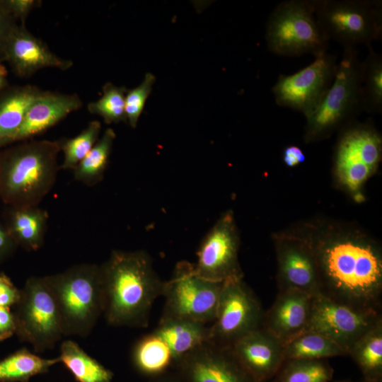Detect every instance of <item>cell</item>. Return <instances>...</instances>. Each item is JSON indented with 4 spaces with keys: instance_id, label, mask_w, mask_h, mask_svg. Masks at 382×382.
Masks as SVG:
<instances>
[{
    "instance_id": "6da1fadb",
    "label": "cell",
    "mask_w": 382,
    "mask_h": 382,
    "mask_svg": "<svg viewBox=\"0 0 382 382\" xmlns=\"http://www.w3.org/2000/svg\"><path fill=\"white\" fill-rule=\"evenodd\" d=\"M307 241L318 266V294L381 312L382 256L374 242L349 234Z\"/></svg>"
},
{
    "instance_id": "7a4b0ae2",
    "label": "cell",
    "mask_w": 382,
    "mask_h": 382,
    "mask_svg": "<svg viewBox=\"0 0 382 382\" xmlns=\"http://www.w3.org/2000/svg\"><path fill=\"white\" fill-rule=\"evenodd\" d=\"M103 313L114 326L146 328L155 300L162 296L164 282L144 250H112L100 265Z\"/></svg>"
},
{
    "instance_id": "3957f363",
    "label": "cell",
    "mask_w": 382,
    "mask_h": 382,
    "mask_svg": "<svg viewBox=\"0 0 382 382\" xmlns=\"http://www.w3.org/2000/svg\"><path fill=\"white\" fill-rule=\"evenodd\" d=\"M60 141H30L0 163V192L13 207L37 206L53 187L59 166Z\"/></svg>"
},
{
    "instance_id": "277c9868",
    "label": "cell",
    "mask_w": 382,
    "mask_h": 382,
    "mask_svg": "<svg viewBox=\"0 0 382 382\" xmlns=\"http://www.w3.org/2000/svg\"><path fill=\"white\" fill-rule=\"evenodd\" d=\"M45 278L54 297L64 335L86 337L103 313L100 265H76Z\"/></svg>"
},
{
    "instance_id": "5b68a950",
    "label": "cell",
    "mask_w": 382,
    "mask_h": 382,
    "mask_svg": "<svg viewBox=\"0 0 382 382\" xmlns=\"http://www.w3.org/2000/svg\"><path fill=\"white\" fill-rule=\"evenodd\" d=\"M362 62L354 47L343 48L333 81L315 111L306 117V141L329 137L361 112Z\"/></svg>"
},
{
    "instance_id": "8992f818",
    "label": "cell",
    "mask_w": 382,
    "mask_h": 382,
    "mask_svg": "<svg viewBox=\"0 0 382 382\" xmlns=\"http://www.w3.org/2000/svg\"><path fill=\"white\" fill-rule=\"evenodd\" d=\"M268 50L281 57H315L327 52L329 40L315 16V0H285L268 17L265 28Z\"/></svg>"
},
{
    "instance_id": "52a82bcc",
    "label": "cell",
    "mask_w": 382,
    "mask_h": 382,
    "mask_svg": "<svg viewBox=\"0 0 382 382\" xmlns=\"http://www.w3.org/2000/svg\"><path fill=\"white\" fill-rule=\"evenodd\" d=\"M315 16L329 41L343 48L381 40V0H315Z\"/></svg>"
},
{
    "instance_id": "ba28073f",
    "label": "cell",
    "mask_w": 382,
    "mask_h": 382,
    "mask_svg": "<svg viewBox=\"0 0 382 382\" xmlns=\"http://www.w3.org/2000/svg\"><path fill=\"white\" fill-rule=\"evenodd\" d=\"M13 312L16 334L35 352L52 349L64 335L54 297L45 277H30Z\"/></svg>"
},
{
    "instance_id": "9c48e42d",
    "label": "cell",
    "mask_w": 382,
    "mask_h": 382,
    "mask_svg": "<svg viewBox=\"0 0 382 382\" xmlns=\"http://www.w3.org/2000/svg\"><path fill=\"white\" fill-rule=\"evenodd\" d=\"M224 282L197 274L194 264L180 261L164 282L162 318L188 319L210 325L214 320Z\"/></svg>"
},
{
    "instance_id": "30bf717a",
    "label": "cell",
    "mask_w": 382,
    "mask_h": 382,
    "mask_svg": "<svg viewBox=\"0 0 382 382\" xmlns=\"http://www.w3.org/2000/svg\"><path fill=\"white\" fill-rule=\"evenodd\" d=\"M264 313L258 299L243 279L224 282L216 317L209 325V342L231 347L262 328Z\"/></svg>"
},
{
    "instance_id": "8fae6325",
    "label": "cell",
    "mask_w": 382,
    "mask_h": 382,
    "mask_svg": "<svg viewBox=\"0 0 382 382\" xmlns=\"http://www.w3.org/2000/svg\"><path fill=\"white\" fill-rule=\"evenodd\" d=\"M337 66L336 55L326 52L292 74H280L272 87L277 105L300 112L308 117L330 87Z\"/></svg>"
},
{
    "instance_id": "7c38bea8",
    "label": "cell",
    "mask_w": 382,
    "mask_h": 382,
    "mask_svg": "<svg viewBox=\"0 0 382 382\" xmlns=\"http://www.w3.org/2000/svg\"><path fill=\"white\" fill-rule=\"evenodd\" d=\"M381 321V312L354 307L318 294L313 296L306 330L324 335L348 354L356 342Z\"/></svg>"
},
{
    "instance_id": "4fadbf2b",
    "label": "cell",
    "mask_w": 382,
    "mask_h": 382,
    "mask_svg": "<svg viewBox=\"0 0 382 382\" xmlns=\"http://www.w3.org/2000/svg\"><path fill=\"white\" fill-rule=\"evenodd\" d=\"M379 133L369 123L352 121L344 127L335 151V165L340 180L356 191L377 168L381 157Z\"/></svg>"
},
{
    "instance_id": "5bb4252c",
    "label": "cell",
    "mask_w": 382,
    "mask_h": 382,
    "mask_svg": "<svg viewBox=\"0 0 382 382\" xmlns=\"http://www.w3.org/2000/svg\"><path fill=\"white\" fill-rule=\"evenodd\" d=\"M239 236L231 212L223 214L207 232L197 251L194 264L204 279L225 282L243 279L238 262Z\"/></svg>"
},
{
    "instance_id": "9a60e30c",
    "label": "cell",
    "mask_w": 382,
    "mask_h": 382,
    "mask_svg": "<svg viewBox=\"0 0 382 382\" xmlns=\"http://www.w3.org/2000/svg\"><path fill=\"white\" fill-rule=\"evenodd\" d=\"M173 368L182 382H257L231 347L209 341L184 357Z\"/></svg>"
},
{
    "instance_id": "2e32d148",
    "label": "cell",
    "mask_w": 382,
    "mask_h": 382,
    "mask_svg": "<svg viewBox=\"0 0 382 382\" xmlns=\"http://www.w3.org/2000/svg\"><path fill=\"white\" fill-rule=\"evenodd\" d=\"M277 255L279 291L296 289L311 296L319 293L318 266L307 240H279Z\"/></svg>"
},
{
    "instance_id": "e0dca14e",
    "label": "cell",
    "mask_w": 382,
    "mask_h": 382,
    "mask_svg": "<svg viewBox=\"0 0 382 382\" xmlns=\"http://www.w3.org/2000/svg\"><path fill=\"white\" fill-rule=\"evenodd\" d=\"M231 348L257 382L272 380L284 361L283 343L263 328L247 334Z\"/></svg>"
},
{
    "instance_id": "ac0fdd59",
    "label": "cell",
    "mask_w": 382,
    "mask_h": 382,
    "mask_svg": "<svg viewBox=\"0 0 382 382\" xmlns=\"http://www.w3.org/2000/svg\"><path fill=\"white\" fill-rule=\"evenodd\" d=\"M3 51L16 72L22 77L31 76L37 71L57 68L65 71L73 62L59 57L41 40L34 36L24 25L13 27Z\"/></svg>"
},
{
    "instance_id": "d6986e66",
    "label": "cell",
    "mask_w": 382,
    "mask_h": 382,
    "mask_svg": "<svg viewBox=\"0 0 382 382\" xmlns=\"http://www.w3.org/2000/svg\"><path fill=\"white\" fill-rule=\"evenodd\" d=\"M313 296L296 289L280 290L264 313L262 328L283 344L306 329Z\"/></svg>"
},
{
    "instance_id": "ffe728a7",
    "label": "cell",
    "mask_w": 382,
    "mask_h": 382,
    "mask_svg": "<svg viewBox=\"0 0 382 382\" xmlns=\"http://www.w3.org/2000/svg\"><path fill=\"white\" fill-rule=\"evenodd\" d=\"M83 102L76 94L42 91L28 109L16 132L6 141L36 136L55 125L69 114L76 111Z\"/></svg>"
},
{
    "instance_id": "44dd1931",
    "label": "cell",
    "mask_w": 382,
    "mask_h": 382,
    "mask_svg": "<svg viewBox=\"0 0 382 382\" xmlns=\"http://www.w3.org/2000/svg\"><path fill=\"white\" fill-rule=\"evenodd\" d=\"M170 348L174 366L184 357L209 341V325L177 318H162L153 331Z\"/></svg>"
},
{
    "instance_id": "7402d4cb",
    "label": "cell",
    "mask_w": 382,
    "mask_h": 382,
    "mask_svg": "<svg viewBox=\"0 0 382 382\" xmlns=\"http://www.w3.org/2000/svg\"><path fill=\"white\" fill-rule=\"evenodd\" d=\"M47 221V212L37 206L14 207L7 229L17 245L36 251L43 245Z\"/></svg>"
},
{
    "instance_id": "603a6c76",
    "label": "cell",
    "mask_w": 382,
    "mask_h": 382,
    "mask_svg": "<svg viewBox=\"0 0 382 382\" xmlns=\"http://www.w3.org/2000/svg\"><path fill=\"white\" fill-rule=\"evenodd\" d=\"M132 361L139 373L150 378L168 372L174 365L170 348L154 332L137 342L132 349Z\"/></svg>"
},
{
    "instance_id": "cb8c5ba5",
    "label": "cell",
    "mask_w": 382,
    "mask_h": 382,
    "mask_svg": "<svg viewBox=\"0 0 382 382\" xmlns=\"http://www.w3.org/2000/svg\"><path fill=\"white\" fill-rule=\"evenodd\" d=\"M59 362L72 374L77 382H111L113 373L89 356L73 340L64 341Z\"/></svg>"
},
{
    "instance_id": "d4e9b609",
    "label": "cell",
    "mask_w": 382,
    "mask_h": 382,
    "mask_svg": "<svg viewBox=\"0 0 382 382\" xmlns=\"http://www.w3.org/2000/svg\"><path fill=\"white\" fill-rule=\"evenodd\" d=\"M283 345L284 360L324 359L348 355L347 352L334 341L311 330L303 331Z\"/></svg>"
},
{
    "instance_id": "484cf974",
    "label": "cell",
    "mask_w": 382,
    "mask_h": 382,
    "mask_svg": "<svg viewBox=\"0 0 382 382\" xmlns=\"http://www.w3.org/2000/svg\"><path fill=\"white\" fill-rule=\"evenodd\" d=\"M364 380L382 381V321L364 334L349 350Z\"/></svg>"
},
{
    "instance_id": "4316f807",
    "label": "cell",
    "mask_w": 382,
    "mask_h": 382,
    "mask_svg": "<svg viewBox=\"0 0 382 382\" xmlns=\"http://www.w3.org/2000/svg\"><path fill=\"white\" fill-rule=\"evenodd\" d=\"M42 91L31 85L10 92L0 101V143L10 138L21 126Z\"/></svg>"
},
{
    "instance_id": "83f0119b",
    "label": "cell",
    "mask_w": 382,
    "mask_h": 382,
    "mask_svg": "<svg viewBox=\"0 0 382 382\" xmlns=\"http://www.w3.org/2000/svg\"><path fill=\"white\" fill-rule=\"evenodd\" d=\"M58 362V358L44 359L26 348L18 349L0 360V382H28Z\"/></svg>"
},
{
    "instance_id": "f1b7e54d",
    "label": "cell",
    "mask_w": 382,
    "mask_h": 382,
    "mask_svg": "<svg viewBox=\"0 0 382 382\" xmlns=\"http://www.w3.org/2000/svg\"><path fill=\"white\" fill-rule=\"evenodd\" d=\"M115 132L107 129L96 144L74 169V179L86 185H95L103 178L107 168Z\"/></svg>"
},
{
    "instance_id": "f546056e",
    "label": "cell",
    "mask_w": 382,
    "mask_h": 382,
    "mask_svg": "<svg viewBox=\"0 0 382 382\" xmlns=\"http://www.w3.org/2000/svg\"><path fill=\"white\" fill-rule=\"evenodd\" d=\"M362 62L361 104L363 112H382V55L372 45Z\"/></svg>"
},
{
    "instance_id": "4dcf8cb0",
    "label": "cell",
    "mask_w": 382,
    "mask_h": 382,
    "mask_svg": "<svg viewBox=\"0 0 382 382\" xmlns=\"http://www.w3.org/2000/svg\"><path fill=\"white\" fill-rule=\"evenodd\" d=\"M333 372L324 359H286L271 382H329Z\"/></svg>"
},
{
    "instance_id": "1f68e13d",
    "label": "cell",
    "mask_w": 382,
    "mask_h": 382,
    "mask_svg": "<svg viewBox=\"0 0 382 382\" xmlns=\"http://www.w3.org/2000/svg\"><path fill=\"white\" fill-rule=\"evenodd\" d=\"M127 89L116 86L110 82L103 86V95L96 101L88 103V111L98 115L106 124L126 122L125 95Z\"/></svg>"
},
{
    "instance_id": "d6a6232c",
    "label": "cell",
    "mask_w": 382,
    "mask_h": 382,
    "mask_svg": "<svg viewBox=\"0 0 382 382\" xmlns=\"http://www.w3.org/2000/svg\"><path fill=\"white\" fill-rule=\"evenodd\" d=\"M101 123L93 120L77 136L62 141L64 159L61 168L74 170L99 139Z\"/></svg>"
},
{
    "instance_id": "836d02e7",
    "label": "cell",
    "mask_w": 382,
    "mask_h": 382,
    "mask_svg": "<svg viewBox=\"0 0 382 382\" xmlns=\"http://www.w3.org/2000/svg\"><path fill=\"white\" fill-rule=\"evenodd\" d=\"M155 81V76L151 73H147L141 84L127 91L125 95V114L127 121L132 128L137 127L139 118L152 91V86Z\"/></svg>"
},
{
    "instance_id": "e575fe53",
    "label": "cell",
    "mask_w": 382,
    "mask_h": 382,
    "mask_svg": "<svg viewBox=\"0 0 382 382\" xmlns=\"http://www.w3.org/2000/svg\"><path fill=\"white\" fill-rule=\"evenodd\" d=\"M20 297L21 289L13 284L6 274L0 272V306L10 308L16 306Z\"/></svg>"
},
{
    "instance_id": "d590c367",
    "label": "cell",
    "mask_w": 382,
    "mask_h": 382,
    "mask_svg": "<svg viewBox=\"0 0 382 382\" xmlns=\"http://www.w3.org/2000/svg\"><path fill=\"white\" fill-rule=\"evenodd\" d=\"M41 4L35 0H13L4 3V6L9 14H13L24 21L31 11Z\"/></svg>"
},
{
    "instance_id": "8d00e7d4",
    "label": "cell",
    "mask_w": 382,
    "mask_h": 382,
    "mask_svg": "<svg viewBox=\"0 0 382 382\" xmlns=\"http://www.w3.org/2000/svg\"><path fill=\"white\" fill-rule=\"evenodd\" d=\"M16 325L13 312L10 308L0 306V341L16 333Z\"/></svg>"
},
{
    "instance_id": "74e56055",
    "label": "cell",
    "mask_w": 382,
    "mask_h": 382,
    "mask_svg": "<svg viewBox=\"0 0 382 382\" xmlns=\"http://www.w3.org/2000/svg\"><path fill=\"white\" fill-rule=\"evenodd\" d=\"M16 246L7 228L0 223V262L7 259L14 252Z\"/></svg>"
},
{
    "instance_id": "f35d334b",
    "label": "cell",
    "mask_w": 382,
    "mask_h": 382,
    "mask_svg": "<svg viewBox=\"0 0 382 382\" xmlns=\"http://www.w3.org/2000/svg\"><path fill=\"white\" fill-rule=\"evenodd\" d=\"M303 151L297 146L290 145L283 151V161L289 167H294L305 161Z\"/></svg>"
},
{
    "instance_id": "ab89813d",
    "label": "cell",
    "mask_w": 382,
    "mask_h": 382,
    "mask_svg": "<svg viewBox=\"0 0 382 382\" xmlns=\"http://www.w3.org/2000/svg\"><path fill=\"white\" fill-rule=\"evenodd\" d=\"M9 19V13L0 4V50H4L6 41L13 28L11 25Z\"/></svg>"
},
{
    "instance_id": "60d3db41",
    "label": "cell",
    "mask_w": 382,
    "mask_h": 382,
    "mask_svg": "<svg viewBox=\"0 0 382 382\" xmlns=\"http://www.w3.org/2000/svg\"><path fill=\"white\" fill-rule=\"evenodd\" d=\"M150 382H182L180 376L175 370L168 371V372L156 376L151 378Z\"/></svg>"
},
{
    "instance_id": "b9f144b4",
    "label": "cell",
    "mask_w": 382,
    "mask_h": 382,
    "mask_svg": "<svg viewBox=\"0 0 382 382\" xmlns=\"http://www.w3.org/2000/svg\"><path fill=\"white\" fill-rule=\"evenodd\" d=\"M6 83V70L5 67L0 63V89L2 88Z\"/></svg>"
},
{
    "instance_id": "7bdbcfd3",
    "label": "cell",
    "mask_w": 382,
    "mask_h": 382,
    "mask_svg": "<svg viewBox=\"0 0 382 382\" xmlns=\"http://www.w3.org/2000/svg\"><path fill=\"white\" fill-rule=\"evenodd\" d=\"M362 382H371V381H363Z\"/></svg>"
}]
</instances>
